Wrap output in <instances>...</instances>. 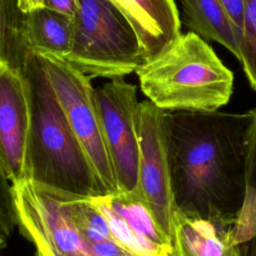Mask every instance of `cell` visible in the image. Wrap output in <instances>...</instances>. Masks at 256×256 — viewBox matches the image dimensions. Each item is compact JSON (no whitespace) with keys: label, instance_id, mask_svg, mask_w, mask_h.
Instances as JSON below:
<instances>
[{"label":"cell","instance_id":"obj_7","mask_svg":"<svg viewBox=\"0 0 256 256\" xmlns=\"http://www.w3.org/2000/svg\"><path fill=\"white\" fill-rule=\"evenodd\" d=\"M94 93L116 177L117 192L139 194V102L136 86L127 82L124 77H117L95 88Z\"/></svg>","mask_w":256,"mask_h":256},{"label":"cell","instance_id":"obj_21","mask_svg":"<svg viewBox=\"0 0 256 256\" xmlns=\"http://www.w3.org/2000/svg\"><path fill=\"white\" fill-rule=\"evenodd\" d=\"M2 67H3V65L0 63V72H1V69H2Z\"/></svg>","mask_w":256,"mask_h":256},{"label":"cell","instance_id":"obj_16","mask_svg":"<svg viewBox=\"0 0 256 256\" xmlns=\"http://www.w3.org/2000/svg\"><path fill=\"white\" fill-rule=\"evenodd\" d=\"M25 18L19 0H0V63L21 73L30 53L24 37Z\"/></svg>","mask_w":256,"mask_h":256},{"label":"cell","instance_id":"obj_17","mask_svg":"<svg viewBox=\"0 0 256 256\" xmlns=\"http://www.w3.org/2000/svg\"><path fill=\"white\" fill-rule=\"evenodd\" d=\"M239 61L256 91V0H244V21L239 41Z\"/></svg>","mask_w":256,"mask_h":256},{"label":"cell","instance_id":"obj_3","mask_svg":"<svg viewBox=\"0 0 256 256\" xmlns=\"http://www.w3.org/2000/svg\"><path fill=\"white\" fill-rule=\"evenodd\" d=\"M143 94L164 111L213 112L226 105L234 76L207 41L192 31L137 70Z\"/></svg>","mask_w":256,"mask_h":256},{"label":"cell","instance_id":"obj_12","mask_svg":"<svg viewBox=\"0 0 256 256\" xmlns=\"http://www.w3.org/2000/svg\"><path fill=\"white\" fill-rule=\"evenodd\" d=\"M116 7L134 28L144 62L167 49L181 34L175 0H116Z\"/></svg>","mask_w":256,"mask_h":256},{"label":"cell","instance_id":"obj_9","mask_svg":"<svg viewBox=\"0 0 256 256\" xmlns=\"http://www.w3.org/2000/svg\"><path fill=\"white\" fill-rule=\"evenodd\" d=\"M89 199L106 219L116 241L132 255L175 256L172 241L139 194L115 192Z\"/></svg>","mask_w":256,"mask_h":256},{"label":"cell","instance_id":"obj_19","mask_svg":"<svg viewBox=\"0 0 256 256\" xmlns=\"http://www.w3.org/2000/svg\"><path fill=\"white\" fill-rule=\"evenodd\" d=\"M41 6L74 19L78 11V0H44Z\"/></svg>","mask_w":256,"mask_h":256},{"label":"cell","instance_id":"obj_1","mask_svg":"<svg viewBox=\"0 0 256 256\" xmlns=\"http://www.w3.org/2000/svg\"><path fill=\"white\" fill-rule=\"evenodd\" d=\"M251 121L250 112L164 111L177 210L235 219L245 195V148Z\"/></svg>","mask_w":256,"mask_h":256},{"label":"cell","instance_id":"obj_10","mask_svg":"<svg viewBox=\"0 0 256 256\" xmlns=\"http://www.w3.org/2000/svg\"><path fill=\"white\" fill-rule=\"evenodd\" d=\"M30 121L25 77L20 71L3 66L0 72V164L11 184L23 175Z\"/></svg>","mask_w":256,"mask_h":256},{"label":"cell","instance_id":"obj_2","mask_svg":"<svg viewBox=\"0 0 256 256\" xmlns=\"http://www.w3.org/2000/svg\"><path fill=\"white\" fill-rule=\"evenodd\" d=\"M23 75L31 121L22 178L73 196L105 195L39 55L30 51Z\"/></svg>","mask_w":256,"mask_h":256},{"label":"cell","instance_id":"obj_15","mask_svg":"<svg viewBox=\"0 0 256 256\" xmlns=\"http://www.w3.org/2000/svg\"><path fill=\"white\" fill-rule=\"evenodd\" d=\"M249 112L252 121L245 148V195L233 225L242 256H256V108Z\"/></svg>","mask_w":256,"mask_h":256},{"label":"cell","instance_id":"obj_11","mask_svg":"<svg viewBox=\"0 0 256 256\" xmlns=\"http://www.w3.org/2000/svg\"><path fill=\"white\" fill-rule=\"evenodd\" d=\"M234 219L175 210L172 244L175 256H242L233 232Z\"/></svg>","mask_w":256,"mask_h":256},{"label":"cell","instance_id":"obj_20","mask_svg":"<svg viewBox=\"0 0 256 256\" xmlns=\"http://www.w3.org/2000/svg\"><path fill=\"white\" fill-rule=\"evenodd\" d=\"M44 0H20L21 5L26 9H32L38 6H41Z\"/></svg>","mask_w":256,"mask_h":256},{"label":"cell","instance_id":"obj_5","mask_svg":"<svg viewBox=\"0 0 256 256\" xmlns=\"http://www.w3.org/2000/svg\"><path fill=\"white\" fill-rule=\"evenodd\" d=\"M39 55L48 79L105 194L118 191L91 77L62 57Z\"/></svg>","mask_w":256,"mask_h":256},{"label":"cell","instance_id":"obj_14","mask_svg":"<svg viewBox=\"0 0 256 256\" xmlns=\"http://www.w3.org/2000/svg\"><path fill=\"white\" fill-rule=\"evenodd\" d=\"M183 22L205 41H216L238 60L239 43L232 26L217 0H180Z\"/></svg>","mask_w":256,"mask_h":256},{"label":"cell","instance_id":"obj_4","mask_svg":"<svg viewBox=\"0 0 256 256\" xmlns=\"http://www.w3.org/2000/svg\"><path fill=\"white\" fill-rule=\"evenodd\" d=\"M70 52L64 58L91 78L123 77L143 64L139 38L109 0H78Z\"/></svg>","mask_w":256,"mask_h":256},{"label":"cell","instance_id":"obj_8","mask_svg":"<svg viewBox=\"0 0 256 256\" xmlns=\"http://www.w3.org/2000/svg\"><path fill=\"white\" fill-rule=\"evenodd\" d=\"M163 115L164 110L149 100L138 104V193L151 211L160 229L172 241L173 217L176 208Z\"/></svg>","mask_w":256,"mask_h":256},{"label":"cell","instance_id":"obj_18","mask_svg":"<svg viewBox=\"0 0 256 256\" xmlns=\"http://www.w3.org/2000/svg\"><path fill=\"white\" fill-rule=\"evenodd\" d=\"M224 10L234 34L238 40L241 38L244 21V0H217Z\"/></svg>","mask_w":256,"mask_h":256},{"label":"cell","instance_id":"obj_13","mask_svg":"<svg viewBox=\"0 0 256 256\" xmlns=\"http://www.w3.org/2000/svg\"><path fill=\"white\" fill-rule=\"evenodd\" d=\"M73 18L43 6L26 12L24 37L29 51L65 58L73 38Z\"/></svg>","mask_w":256,"mask_h":256},{"label":"cell","instance_id":"obj_6","mask_svg":"<svg viewBox=\"0 0 256 256\" xmlns=\"http://www.w3.org/2000/svg\"><path fill=\"white\" fill-rule=\"evenodd\" d=\"M12 193L17 226L35 256H93L60 191L22 178L12 182Z\"/></svg>","mask_w":256,"mask_h":256}]
</instances>
